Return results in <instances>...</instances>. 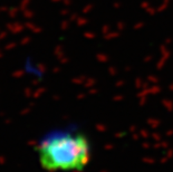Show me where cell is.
Instances as JSON below:
<instances>
[{"mask_svg": "<svg viewBox=\"0 0 173 172\" xmlns=\"http://www.w3.org/2000/svg\"><path fill=\"white\" fill-rule=\"evenodd\" d=\"M36 152L46 171H83L92 158V145L80 131L55 130L38 141Z\"/></svg>", "mask_w": 173, "mask_h": 172, "instance_id": "1", "label": "cell"}]
</instances>
